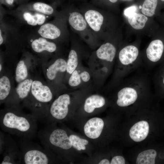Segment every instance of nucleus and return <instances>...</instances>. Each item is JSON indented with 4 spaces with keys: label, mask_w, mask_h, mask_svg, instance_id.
<instances>
[{
    "label": "nucleus",
    "mask_w": 164,
    "mask_h": 164,
    "mask_svg": "<svg viewBox=\"0 0 164 164\" xmlns=\"http://www.w3.org/2000/svg\"><path fill=\"white\" fill-rule=\"evenodd\" d=\"M91 30L96 34H99L104 22V17L99 11L89 9L83 15Z\"/></svg>",
    "instance_id": "13"
},
{
    "label": "nucleus",
    "mask_w": 164,
    "mask_h": 164,
    "mask_svg": "<svg viewBox=\"0 0 164 164\" xmlns=\"http://www.w3.org/2000/svg\"><path fill=\"white\" fill-rule=\"evenodd\" d=\"M117 49L115 46L109 42L102 44L96 51L97 57L108 63H112L115 58Z\"/></svg>",
    "instance_id": "17"
},
{
    "label": "nucleus",
    "mask_w": 164,
    "mask_h": 164,
    "mask_svg": "<svg viewBox=\"0 0 164 164\" xmlns=\"http://www.w3.org/2000/svg\"><path fill=\"white\" fill-rule=\"evenodd\" d=\"M126 163L124 157L121 155H116L112 158L111 164H125Z\"/></svg>",
    "instance_id": "28"
},
{
    "label": "nucleus",
    "mask_w": 164,
    "mask_h": 164,
    "mask_svg": "<svg viewBox=\"0 0 164 164\" xmlns=\"http://www.w3.org/2000/svg\"><path fill=\"white\" fill-rule=\"evenodd\" d=\"M80 74L83 82H87L90 80V74L87 71L84 70L82 72L80 71Z\"/></svg>",
    "instance_id": "31"
},
{
    "label": "nucleus",
    "mask_w": 164,
    "mask_h": 164,
    "mask_svg": "<svg viewBox=\"0 0 164 164\" xmlns=\"http://www.w3.org/2000/svg\"><path fill=\"white\" fill-rule=\"evenodd\" d=\"M42 69L35 76L29 96L21 105L29 110L37 121L44 120L56 94L42 75Z\"/></svg>",
    "instance_id": "2"
},
{
    "label": "nucleus",
    "mask_w": 164,
    "mask_h": 164,
    "mask_svg": "<svg viewBox=\"0 0 164 164\" xmlns=\"http://www.w3.org/2000/svg\"><path fill=\"white\" fill-rule=\"evenodd\" d=\"M5 148L0 164H21L22 160L21 151L18 142L10 134H5Z\"/></svg>",
    "instance_id": "9"
},
{
    "label": "nucleus",
    "mask_w": 164,
    "mask_h": 164,
    "mask_svg": "<svg viewBox=\"0 0 164 164\" xmlns=\"http://www.w3.org/2000/svg\"><path fill=\"white\" fill-rule=\"evenodd\" d=\"M117 93L116 103L121 108H128L144 99L150 92L148 80L145 76H135L120 82Z\"/></svg>",
    "instance_id": "3"
},
{
    "label": "nucleus",
    "mask_w": 164,
    "mask_h": 164,
    "mask_svg": "<svg viewBox=\"0 0 164 164\" xmlns=\"http://www.w3.org/2000/svg\"><path fill=\"white\" fill-rule=\"evenodd\" d=\"M136 7L134 6H132L126 9L124 11V14L125 15L128 16L132 14L136 10Z\"/></svg>",
    "instance_id": "32"
},
{
    "label": "nucleus",
    "mask_w": 164,
    "mask_h": 164,
    "mask_svg": "<svg viewBox=\"0 0 164 164\" xmlns=\"http://www.w3.org/2000/svg\"><path fill=\"white\" fill-rule=\"evenodd\" d=\"M23 55L18 60L14 68V78L17 84L41 68V63L39 58L28 53L24 52Z\"/></svg>",
    "instance_id": "6"
},
{
    "label": "nucleus",
    "mask_w": 164,
    "mask_h": 164,
    "mask_svg": "<svg viewBox=\"0 0 164 164\" xmlns=\"http://www.w3.org/2000/svg\"><path fill=\"white\" fill-rule=\"evenodd\" d=\"M150 126L146 121L142 120L136 122L130 128L129 132L130 138L136 142L145 139L149 134Z\"/></svg>",
    "instance_id": "14"
},
{
    "label": "nucleus",
    "mask_w": 164,
    "mask_h": 164,
    "mask_svg": "<svg viewBox=\"0 0 164 164\" xmlns=\"http://www.w3.org/2000/svg\"><path fill=\"white\" fill-rule=\"evenodd\" d=\"M104 123L103 120L95 117L90 119L86 123L84 127L85 135L91 139L97 138L103 130Z\"/></svg>",
    "instance_id": "16"
},
{
    "label": "nucleus",
    "mask_w": 164,
    "mask_h": 164,
    "mask_svg": "<svg viewBox=\"0 0 164 164\" xmlns=\"http://www.w3.org/2000/svg\"><path fill=\"white\" fill-rule=\"evenodd\" d=\"M5 134L0 131V154H2L5 146Z\"/></svg>",
    "instance_id": "30"
},
{
    "label": "nucleus",
    "mask_w": 164,
    "mask_h": 164,
    "mask_svg": "<svg viewBox=\"0 0 164 164\" xmlns=\"http://www.w3.org/2000/svg\"><path fill=\"white\" fill-rule=\"evenodd\" d=\"M142 6H139V8H140V9H142Z\"/></svg>",
    "instance_id": "37"
},
{
    "label": "nucleus",
    "mask_w": 164,
    "mask_h": 164,
    "mask_svg": "<svg viewBox=\"0 0 164 164\" xmlns=\"http://www.w3.org/2000/svg\"><path fill=\"white\" fill-rule=\"evenodd\" d=\"M23 17L29 25L32 26L37 25L34 14L26 12L23 13Z\"/></svg>",
    "instance_id": "27"
},
{
    "label": "nucleus",
    "mask_w": 164,
    "mask_h": 164,
    "mask_svg": "<svg viewBox=\"0 0 164 164\" xmlns=\"http://www.w3.org/2000/svg\"><path fill=\"white\" fill-rule=\"evenodd\" d=\"M128 21L134 29L140 30L143 29L148 21V17L144 14L134 12L128 16Z\"/></svg>",
    "instance_id": "22"
},
{
    "label": "nucleus",
    "mask_w": 164,
    "mask_h": 164,
    "mask_svg": "<svg viewBox=\"0 0 164 164\" xmlns=\"http://www.w3.org/2000/svg\"><path fill=\"white\" fill-rule=\"evenodd\" d=\"M67 60L63 57H57L41 63L42 72L45 80L56 95L65 89L63 83Z\"/></svg>",
    "instance_id": "5"
},
{
    "label": "nucleus",
    "mask_w": 164,
    "mask_h": 164,
    "mask_svg": "<svg viewBox=\"0 0 164 164\" xmlns=\"http://www.w3.org/2000/svg\"><path fill=\"white\" fill-rule=\"evenodd\" d=\"M160 0L164 2V0Z\"/></svg>",
    "instance_id": "38"
},
{
    "label": "nucleus",
    "mask_w": 164,
    "mask_h": 164,
    "mask_svg": "<svg viewBox=\"0 0 164 164\" xmlns=\"http://www.w3.org/2000/svg\"><path fill=\"white\" fill-rule=\"evenodd\" d=\"M99 164H110V162L107 159H104L101 160L99 163Z\"/></svg>",
    "instance_id": "33"
},
{
    "label": "nucleus",
    "mask_w": 164,
    "mask_h": 164,
    "mask_svg": "<svg viewBox=\"0 0 164 164\" xmlns=\"http://www.w3.org/2000/svg\"><path fill=\"white\" fill-rule=\"evenodd\" d=\"M41 69L30 75L26 79L17 84L12 97L9 102L5 105L20 104L21 105L28 98L35 76Z\"/></svg>",
    "instance_id": "11"
},
{
    "label": "nucleus",
    "mask_w": 164,
    "mask_h": 164,
    "mask_svg": "<svg viewBox=\"0 0 164 164\" xmlns=\"http://www.w3.org/2000/svg\"><path fill=\"white\" fill-rule=\"evenodd\" d=\"M158 0H145L142 6V12L145 16L152 17L155 14Z\"/></svg>",
    "instance_id": "23"
},
{
    "label": "nucleus",
    "mask_w": 164,
    "mask_h": 164,
    "mask_svg": "<svg viewBox=\"0 0 164 164\" xmlns=\"http://www.w3.org/2000/svg\"><path fill=\"white\" fill-rule=\"evenodd\" d=\"M70 140L71 142L72 147L78 151L81 150H85L86 149L85 145L88 143L87 140L81 138L79 136L71 135H69Z\"/></svg>",
    "instance_id": "24"
},
{
    "label": "nucleus",
    "mask_w": 164,
    "mask_h": 164,
    "mask_svg": "<svg viewBox=\"0 0 164 164\" xmlns=\"http://www.w3.org/2000/svg\"><path fill=\"white\" fill-rule=\"evenodd\" d=\"M6 2V3L9 5H12L14 2V0H5Z\"/></svg>",
    "instance_id": "35"
},
{
    "label": "nucleus",
    "mask_w": 164,
    "mask_h": 164,
    "mask_svg": "<svg viewBox=\"0 0 164 164\" xmlns=\"http://www.w3.org/2000/svg\"><path fill=\"white\" fill-rule=\"evenodd\" d=\"M110 2L112 3H115L117 2L118 0H109Z\"/></svg>",
    "instance_id": "36"
},
{
    "label": "nucleus",
    "mask_w": 164,
    "mask_h": 164,
    "mask_svg": "<svg viewBox=\"0 0 164 164\" xmlns=\"http://www.w3.org/2000/svg\"><path fill=\"white\" fill-rule=\"evenodd\" d=\"M78 63V56L77 51L71 49L69 52L67 60L66 71L64 82L67 81L69 76L77 69Z\"/></svg>",
    "instance_id": "21"
},
{
    "label": "nucleus",
    "mask_w": 164,
    "mask_h": 164,
    "mask_svg": "<svg viewBox=\"0 0 164 164\" xmlns=\"http://www.w3.org/2000/svg\"><path fill=\"white\" fill-rule=\"evenodd\" d=\"M3 39L2 34L1 30H0V45H1L3 43Z\"/></svg>",
    "instance_id": "34"
},
{
    "label": "nucleus",
    "mask_w": 164,
    "mask_h": 164,
    "mask_svg": "<svg viewBox=\"0 0 164 164\" xmlns=\"http://www.w3.org/2000/svg\"><path fill=\"white\" fill-rule=\"evenodd\" d=\"M67 81L68 84L70 87H76L80 85L82 81L80 71L76 69L69 76Z\"/></svg>",
    "instance_id": "26"
},
{
    "label": "nucleus",
    "mask_w": 164,
    "mask_h": 164,
    "mask_svg": "<svg viewBox=\"0 0 164 164\" xmlns=\"http://www.w3.org/2000/svg\"><path fill=\"white\" fill-rule=\"evenodd\" d=\"M30 46L32 51L39 54L41 63L48 60L50 54L56 52L58 49L55 43L42 37L33 40Z\"/></svg>",
    "instance_id": "10"
},
{
    "label": "nucleus",
    "mask_w": 164,
    "mask_h": 164,
    "mask_svg": "<svg viewBox=\"0 0 164 164\" xmlns=\"http://www.w3.org/2000/svg\"><path fill=\"white\" fill-rule=\"evenodd\" d=\"M68 22L72 29L77 33L83 35L91 30L83 15L77 12L70 13Z\"/></svg>",
    "instance_id": "15"
},
{
    "label": "nucleus",
    "mask_w": 164,
    "mask_h": 164,
    "mask_svg": "<svg viewBox=\"0 0 164 164\" xmlns=\"http://www.w3.org/2000/svg\"><path fill=\"white\" fill-rule=\"evenodd\" d=\"M34 15L37 25H42L45 22L46 19L45 15L42 13H35Z\"/></svg>",
    "instance_id": "29"
},
{
    "label": "nucleus",
    "mask_w": 164,
    "mask_h": 164,
    "mask_svg": "<svg viewBox=\"0 0 164 164\" xmlns=\"http://www.w3.org/2000/svg\"><path fill=\"white\" fill-rule=\"evenodd\" d=\"M146 55L149 64L154 66L159 65L164 61V42L160 39L152 41L146 50Z\"/></svg>",
    "instance_id": "12"
},
{
    "label": "nucleus",
    "mask_w": 164,
    "mask_h": 164,
    "mask_svg": "<svg viewBox=\"0 0 164 164\" xmlns=\"http://www.w3.org/2000/svg\"><path fill=\"white\" fill-rule=\"evenodd\" d=\"M106 103L104 97L98 94H93L86 99L84 105V111L88 113L93 112L96 108L104 106Z\"/></svg>",
    "instance_id": "20"
},
{
    "label": "nucleus",
    "mask_w": 164,
    "mask_h": 164,
    "mask_svg": "<svg viewBox=\"0 0 164 164\" xmlns=\"http://www.w3.org/2000/svg\"><path fill=\"white\" fill-rule=\"evenodd\" d=\"M20 104L5 105L0 112L2 129L19 138L32 140L37 134V121L31 114L22 111Z\"/></svg>",
    "instance_id": "1"
},
{
    "label": "nucleus",
    "mask_w": 164,
    "mask_h": 164,
    "mask_svg": "<svg viewBox=\"0 0 164 164\" xmlns=\"http://www.w3.org/2000/svg\"><path fill=\"white\" fill-rule=\"evenodd\" d=\"M63 91L57 95L56 98L53 100L50 106L44 119L47 123L64 119L68 115L71 102V97L69 94L63 93Z\"/></svg>",
    "instance_id": "7"
},
{
    "label": "nucleus",
    "mask_w": 164,
    "mask_h": 164,
    "mask_svg": "<svg viewBox=\"0 0 164 164\" xmlns=\"http://www.w3.org/2000/svg\"><path fill=\"white\" fill-rule=\"evenodd\" d=\"M38 32L41 37L51 40L58 39L62 33L61 29L58 26L49 23L42 25Z\"/></svg>",
    "instance_id": "18"
},
{
    "label": "nucleus",
    "mask_w": 164,
    "mask_h": 164,
    "mask_svg": "<svg viewBox=\"0 0 164 164\" xmlns=\"http://www.w3.org/2000/svg\"><path fill=\"white\" fill-rule=\"evenodd\" d=\"M154 82L156 95L164 98V61L159 65L154 75Z\"/></svg>",
    "instance_id": "19"
},
{
    "label": "nucleus",
    "mask_w": 164,
    "mask_h": 164,
    "mask_svg": "<svg viewBox=\"0 0 164 164\" xmlns=\"http://www.w3.org/2000/svg\"><path fill=\"white\" fill-rule=\"evenodd\" d=\"M32 6L35 10L43 14L51 15L54 12L52 7L45 3L37 2L34 3Z\"/></svg>",
    "instance_id": "25"
},
{
    "label": "nucleus",
    "mask_w": 164,
    "mask_h": 164,
    "mask_svg": "<svg viewBox=\"0 0 164 164\" xmlns=\"http://www.w3.org/2000/svg\"><path fill=\"white\" fill-rule=\"evenodd\" d=\"M14 69L5 64L0 71V104H7L13 95L15 86Z\"/></svg>",
    "instance_id": "8"
},
{
    "label": "nucleus",
    "mask_w": 164,
    "mask_h": 164,
    "mask_svg": "<svg viewBox=\"0 0 164 164\" xmlns=\"http://www.w3.org/2000/svg\"><path fill=\"white\" fill-rule=\"evenodd\" d=\"M31 140L19 138L18 143L23 164H48L55 163L57 160L54 152L42 147Z\"/></svg>",
    "instance_id": "4"
}]
</instances>
